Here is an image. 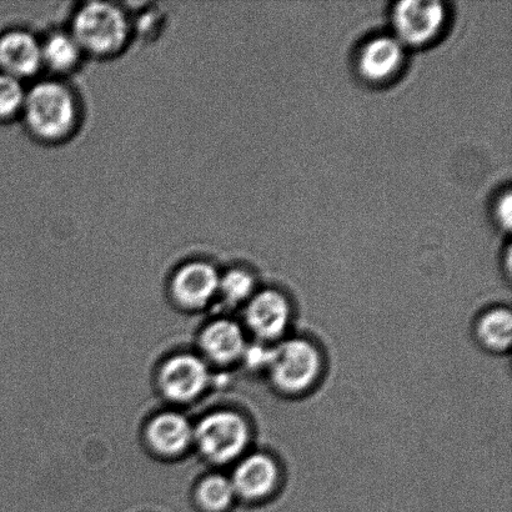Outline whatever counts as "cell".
<instances>
[{"label":"cell","instance_id":"12","mask_svg":"<svg viewBox=\"0 0 512 512\" xmlns=\"http://www.w3.org/2000/svg\"><path fill=\"white\" fill-rule=\"evenodd\" d=\"M200 343L204 353L210 359L223 364L243 358L247 350L242 328L234 321L227 319L214 321L207 326Z\"/></svg>","mask_w":512,"mask_h":512},{"label":"cell","instance_id":"4","mask_svg":"<svg viewBox=\"0 0 512 512\" xmlns=\"http://www.w3.org/2000/svg\"><path fill=\"white\" fill-rule=\"evenodd\" d=\"M194 439L208 459L224 464L239 458L247 449L250 428L247 420L234 411H215L200 421Z\"/></svg>","mask_w":512,"mask_h":512},{"label":"cell","instance_id":"15","mask_svg":"<svg viewBox=\"0 0 512 512\" xmlns=\"http://www.w3.org/2000/svg\"><path fill=\"white\" fill-rule=\"evenodd\" d=\"M476 336L485 349L505 353L512 343V315L508 308L486 311L476 323Z\"/></svg>","mask_w":512,"mask_h":512},{"label":"cell","instance_id":"11","mask_svg":"<svg viewBox=\"0 0 512 512\" xmlns=\"http://www.w3.org/2000/svg\"><path fill=\"white\" fill-rule=\"evenodd\" d=\"M220 275L207 261H190L175 273L172 289L175 298L189 308H199L218 293Z\"/></svg>","mask_w":512,"mask_h":512},{"label":"cell","instance_id":"18","mask_svg":"<svg viewBox=\"0 0 512 512\" xmlns=\"http://www.w3.org/2000/svg\"><path fill=\"white\" fill-rule=\"evenodd\" d=\"M255 280L249 271L244 269H230L220 275L219 289L225 301L237 305L247 301L254 295Z\"/></svg>","mask_w":512,"mask_h":512},{"label":"cell","instance_id":"13","mask_svg":"<svg viewBox=\"0 0 512 512\" xmlns=\"http://www.w3.org/2000/svg\"><path fill=\"white\" fill-rule=\"evenodd\" d=\"M42 43L43 69L55 75H67L80 67L85 54L69 30H54Z\"/></svg>","mask_w":512,"mask_h":512},{"label":"cell","instance_id":"1","mask_svg":"<svg viewBox=\"0 0 512 512\" xmlns=\"http://www.w3.org/2000/svg\"><path fill=\"white\" fill-rule=\"evenodd\" d=\"M20 118L34 139L48 144L62 143L72 138L79 127L77 94L58 79L42 80L27 90Z\"/></svg>","mask_w":512,"mask_h":512},{"label":"cell","instance_id":"3","mask_svg":"<svg viewBox=\"0 0 512 512\" xmlns=\"http://www.w3.org/2000/svg\"><path fill=\"white\" fill-rule=\"evenodd\" d=\"M323 369L320 350L303 338L285 339L270 348L266 370L281 393H305L318 381Z\"/></svg>","mask_w":512,"mask_h":512},{"label":"cell","instance_id":"9","mask_svg":"<svg viewBox=\"0 0 512 512\" xmlns=\"http://www.w3.org/2000/svg\"><path fill=\"white\" fill-rule=\"evenodd\" d=\"M404 59V45L398 39L379 35L363 45L356 65L366 82L384 83L399 73Z\"/></svg>","mask_w":512,"mask_h":512},{"label":"cell","instance_id":"5","mask_svg":"<svg viewBox=\"0 0 512 512\" xmlns=\"http://www.w3.org/2000/svg\"><path fill=\"white\" fill-rule=\"evenodd\" d=\"M445 5L433 0H401L391 13L395 38L403 45L421 47L438 37L446 22Z\"/></svg>","mask_w":512,"mask_h":512},{"label":"cell","instance_id":"8","mask_svg":"<svg viewBox=\"0 0 512 512\" xmlns=\"http://www.w3.org/2000/svg\"><path fill=\"white\" fill-rule=\"evenodd\" d=\"M209 381L207 365L192 355H179L163 366L160 384L174 401H190L203 393Z\"/></svg>","mask_w":512,"mask_h":512},{"label":"cell","instance_id":"7","mask_svg":"<svg viewBox=\"0 0 512 512\" xmlns=\"http://www.w3.org/2000/svg\"><path fill=\"white\" fill-rule=\"evenodd\" d=\"M42 69L40 39L28 30L19 28L0 33V72L23 82L35 77Z\"/></svg>","mask_w":512,"mask_h":512},{"label":"cell","instance_id":"19","mask_svg":"<svg viewBox=\"0 0 512 512\" xmlns=\"http://www.w3.org/2000/svg\"><path fill=\"white\" fill-rule=\"evenodd\" d=\"M494 215L499 227L505 232H510L512 220V197L511 193L505 192L496 199Z\"/></svg>","mask_w":512,"mask_h":512},{"label":"cell","instance_id":"2","mask_svg":"<svg viewBox=\"0 0 512 512\" xmlns=\"http://www.w3.org/2000/svg\"><path fill=\"white\" fill-rule=\"evenodd\" d=\"M69 32L85 55L112 58L127 47L133 20L117 4L92 2L75 10Z\"/></svg>","mask_w":512,"mask_h":512},{"label":"cell","instance_id":"10","mask_svg":"<svg viewBox=\"0 0 512 512\" xmlns=\"http://www.w3.org/2000/svg\"><path fill=\"white\" fill-rule=\"evenodd\" d=\"M278 464L266 454H253L240 461L232 484L235 494L249 501L269 498L279 484Z\"/></svg>","mask_w":512,"mask_h":512},{"label":"cell","instance_id":"6","mask_svg":"<svg viewBox=\"0 0 512 512\" xmlns=\"http://www.w3.org/2000/svg\"><path fill=\"white\" fill-rule=\"evenodd\" d=\"M245 319L249 329L261 341L283 338L290 324L291 305L278 290L266 289L249 299Z\"/></svg>","mask_w":512,"mask_h":512},{"label":"cell","instance_id":"14","mask_svg":"<svg viewBox=\"0 0 512 512\" xmlns=\"http://www.w3.org/2000/svg\"><path fill=\"white\" fill-rule=\"evenodd\" d=\"M150 444L159 453L175 455L187 449L194 438V430L184 416L167 413L157 416L149 426Z\"/></svg>","mask_w":512,"mask_h":512},{"label":"cell","instance_id":"17","mask_svg":"<svg viewBox=\"0 0 512 512\" xmlns=\"http://www.w3.org/2000/svg\"><path fill=\"white\" fill-rule=\"evenodd\" d=\"M27 98L22 80L0 72V125L20 118Z\"/></svg>","mask_w":512,"mask_h":512},{"label":"cell","instance_id":"16","mask_svg":"<svg viewBox=\"0 0 512 512\" xmlns=\"http://www.w3.org/2000/svg\"><path fill=\"white\" fill-rule=\"evenodd\" d=\"M198 501L207 512H224L234 503L235 490L232 480L224 476L213 475L199 486Z\"/></svg>","mask_w":512,"mask_h":512}]
</instances>
